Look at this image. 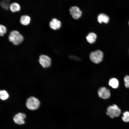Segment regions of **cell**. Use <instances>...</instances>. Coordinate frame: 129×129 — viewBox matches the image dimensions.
Masks as SVG:
<instances>
[{"instance_id": "6da1fadb", "label": "cell", "mask_w": 129, "mask_h": 129, "mask_svg": "<svg viewBox=\"0 0 129 129\" xmlns=\"http://www.w3.org/2000/svg\"><path fill=\"white\" fill-rule=\"evenodd\" d=\"M10 41L15 45H18L23 41V36L18 31H13L11 32L9 36Z\"/></svg>"}, {"instance_id": "7a4b0ae2", "label": "cell", "mask_w": 129, "mask_h": 129, "mask_svg": "<svg viewBox=\"0 0 129 129\" xmlns=\"http://www.w3.org/2000/svg\"><path fill=\"white\" fill-rule=\"evenodd\" d=\"M40 105V102L38 100L33 97L28 98L26 103L27 107L32 110H34L38 109Z\"/></svg>"}, {"instance_id": "3957f363", "label": "cell", "mask_w": 129, "mask_h": 129, "mask_svg": "<svg viewBox=\"0 0 129 129\" xmlns=\"http://www.w3.org/2000/svg\"><path fill=\"white\" fill-rule=\"evenodd\" d=\"M103 57V54L101 51L99 50L91 52L89 55L90 60L95 64H98L102 62Z\"/></svg>"}, {"instance_id": "277c9868", "label": "cell", "mask_w": 129, "mask_h": 129, "mask_svg": "<svg viewBox=\"0 0 129 129\" xmlns=\"http://www.w3.org/2000/svg\"><path fill=\"white\" fill-rule=\"evenodd\" d=\"M121 113V111L120 109L116 105L114 104L108 107L106 113L110 118H113L114 117H118Z\"/></svg>"}, {"instance_id": "5b68a950", "label": "cell", "mask_w": 129, "mask_h": 129, "mask_svg": "<svg viewBox=\"0 0 129 129\" xmlns=\"http://www.w3.org/2000/svg\"><path fill=\"white\" fill-rule=\"evenodd\" d=\"M39 62L44 68L49 67L51 64V60L48 56L44 55H41L39 56Z\"/></svg>"}, {"instance_id": "8992f818", "label": "cell", "mask_w": 129, "mask_h": 129, "mask_svg": "<svg viewBox=\"0 0 129 129\" xmlns=\"http://www.w3.org/2000/svg\"><path fill=\"white\" fill-rule=\"evenodd\" d=\"M69 12L72 17L75 19L80 18L82 14V12L80 8L76 6L71 7L70 8Z\"/></svg>"}, {"instance_id": "52a82bcc", "label": "cell", "mask_w": 129, "mask_h": 129, "mask_svg": "<svg viewBox=\"0 0 129 129\" xmlns=\"http://www.w3.org/2000/svg\"><path fill=\"white\" fill-rule=\"evenodd\" d=\"M98 94L100 98L104 99L108 98L110 96V90L105 87L100 88L98 91Z\"/></svg>"}, {"instance_id": "ba28073f", "label": "cell", "mask_w": 129, "mask_h": 129, "mask_svg": "<svg viewBox=\"0 0 129 129\" xmlns=\"http://www.w3.org/2000/svg\"><path fill=\"white\" fill-rule=\"evenodd\" d=\"M26 117V116L25 114L19 113L14 116L13 120L14 122L16 124L21 125L24 123V120Z\"/></svg>"}, {"instance_id": "9c48e42d", "label": "cell", "mask_w": 129, "mask_h": 129, "mask_svg": "<svg viewBox=\"0 0 129 129\" xmlns=\"http://www.w3.org/2000/svg\"><path fill=\"white\" fill-rule=\"evenodd\" d=\"M49 26L50 27L54 30L59 29L61 26L60 22L55 18L52 19L49 23Z\"/></svg>"}, {"instance_id": "30bf717a", "label": "cell", "mask_w": 129, "mask_h": 129, "mask_svg": "<svg viewBox=\"0 0 129 129\" xmlns=\"http://www.w3.org/2000/svg\"><path fill=\"white\" fill-rule=\"evenodd\" d=\"M97 20L98 22L100 23L103 22L105 23H107L109 21V18L106 15L103 13H101L98 16Z\"/></svg>"}, {"instance_id": "8fae6325", "label": "cell", "mask_w": 129, "mask_h": 129, "mask_svg": "<svg viewBox=\"0 0 129 129\" xmlns=\"http://www.w3.org/2000/svg\"><path fill=\"white\" fill-rule=\"evenodd\" d=\"M31 18L30 17L27 15H23L21 16L20 19V22L22 25H27L30 22Z\"/></svg>"}, {"instance_id": "7c38bea8", "label": "cell", "mask_w": 129, "mask_h": 129, "mask_svg": "<svg viewBox=\"0 0 129 129\" xmlns=\"http://www.w3.org/2000/svg\"><path fill=\"white\" fill-rule=\"evenodd\" d=\"M9 8L11 12H14L19 11L21 7L19 4L16 2H13L10 4Z\"/></svg>"}, {"instance_id": "4fadbf2b", "label": "cell", "mask_w": 129, "mask_h": 129, "mask_svg": "<svg viewBox=\"0 0 129 129\" xmlns=\"http://www.w3.org/2000/svg\"><path fill=\"white\" fill-rule=\"evenodd\" d=\"M97 36L93 32H90L86 36V38L87 41L90 43H93L95 41Z\"/></svg>"}, {"instance_id": "5bb4252c", "label": "cell", "mask_w": 129, "mask_h": 129, "mask_svg": "<svg viewBox=\"0 0 129 129\" xmlns=\"http://www.w3.org/2000/svg\"><path fill=\"white\" fill-rule=\"evenodd\" d=\"M108 84L113 88H116L118 86L119 82L117 79L113 78L109 80Z\"/></svg>"}, {"instance_id": "9a60e30c", "label": "cell", "mask_w": 129, "mask_h": 129, "mask_svg": "<svg viewBox=\"0 0 129 129\" xmlns=\"http://www.w3.org/2000/svg\"><path fill=\"white\" fill-rule=\"evenodd\" d=\"M10 0H2L0 2V5L3 9L7 10L9 8Z\"/></svg>"}, {"instance_id": "2e32d148", "label": "cell", "mask_w": 129, "mask_h": 129, "mask_svg": "<svg viewBox=\"0 0 129 129\" xmlns=\"http://www.w3.org/2000/svg\"><path fill=\"white\" fill-rule=\"evenodd\" d=\"M9 95L5 91H0V98L1 99L3 100H5L7 99Z\"/></svg>"}, {"instance_id": "e0dca14e", "label": "cell", "mask_w": 129, "mask_h": 129, "mask_svg": "<svg viewBox=\"0 0 129 129\" xmlns=\"http://www.w3.org/2000/svg\"><path fill=\"white\" fill-rule=\"evenodd\" d=\"M123 116L122 117L123 120L125 122H129V112L125 111L123 113Z\"/></svg>"}, {"instance_id": "ac0fdd59", "label": "cell", "mask_w": 129, "mask_h": 129, "mask_svg": "<svg viewBox=\"0 0 129 129\" xmlns=\"http://www.w3.org/2000/svg\"><path fill=\"white\" fill-rule=\"evenodd\" d=\"M6 27L4 26L0 25V35L3 36L6 32Z\"/></svg>"}, {"instance_id": "d6986e66", "label": "cell", "mask_w": 129, "mask_h": 129, "mask_svg": "<svg viewBox=\"0 0 129 129\" xmlns=\"http://www.w3.org/2000/svg\"><path fill=\"white\" fill-rule=\"evenodd\" d=\"M124 85L127 88H129V76L126 75L124 78Z\"/></svg>"}, {"instance_id": "ffe728a7", "label": "cell", "mask_w": 129, "mask_h": 129, "mask_svg": "<svg viewBox=\"0 0 129 129\" xmlns=\"http://www.w3.org/2000/svg\"></svg>"}]
</instances>
